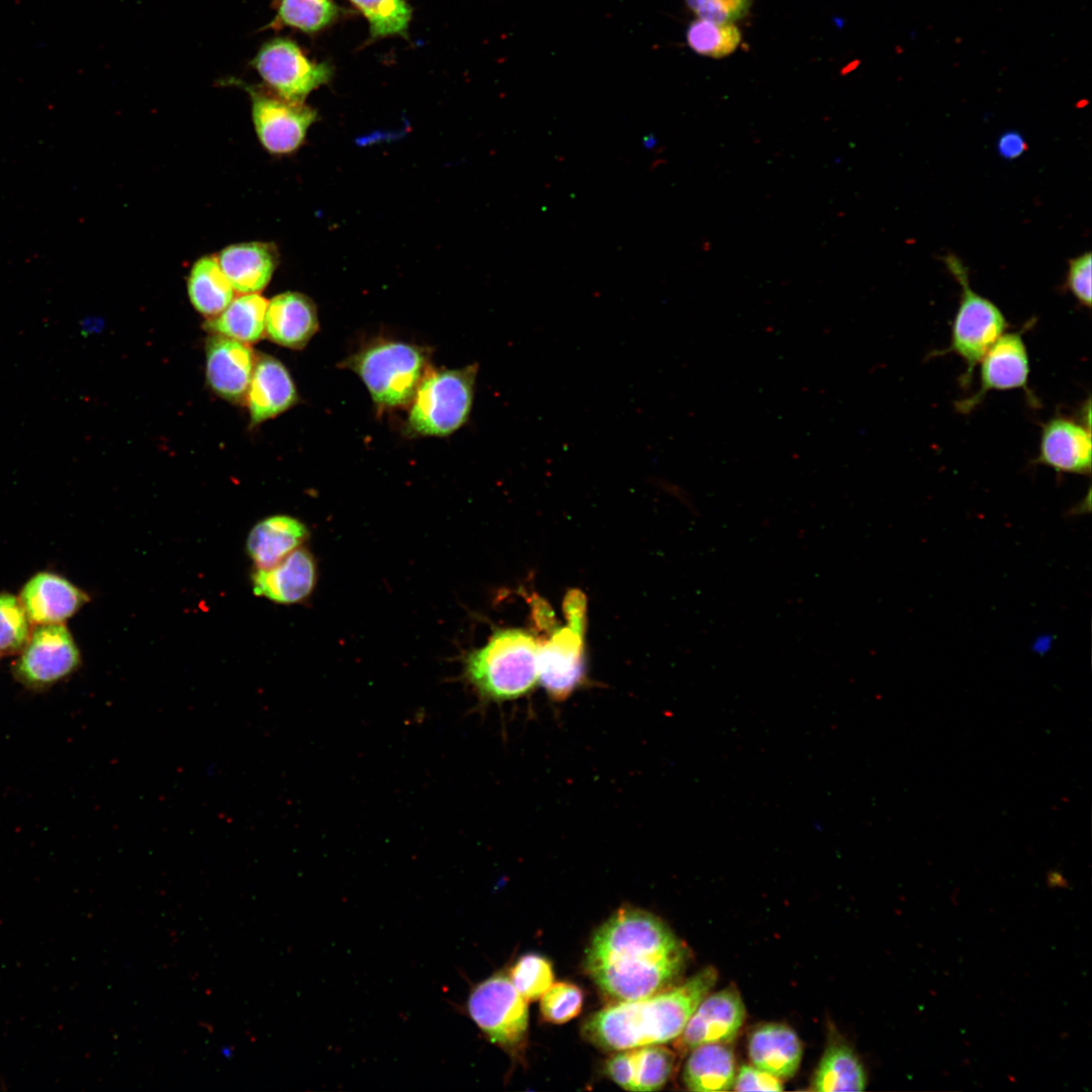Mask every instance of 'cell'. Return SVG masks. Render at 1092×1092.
<instances>
[{
    "mask_svg": "<svg viewBox=\"0 0 1092 1092\" xmlns=\"http://www.w3.org/2000/svg\"><path fill=\"white\" fill-rule=\"evenodd\" d=\"M686 945L657 916L622 907L593 934L584 970L608 998H645L671 987L684 972Z\"/></svg>",
    "mask_w": 1092,
    "mask_h": 1092,
    "instance_id": "1",
    "label": "cell"
},
{
    "mask_svg": "<svg viewBox=\"0 0 1092 1092\" xmlns=\"http://www.w3.org/2000/svg\"><path fill=\"white\" fill-rule=\"evenodd\" d=\"M717 979V970L708 966L675 987L609 1005L584 1020L581 1033L596 1046L615 1052L674 1040Z\"/></svg>",
    "mask_w": 1092,
    "mask_h": 1092,
    "instance_id": "2",
    "label": "cell"
},
{
    "mask_svg": "<svg viewBox=\"0 0 1092 1092\" xmlns=\"http://www.w3.org/2000/svg\"><path fill=\"white\" fill-rule=\"evenodd\" d=\"M539 643L523 629L496 630L484 646L467 654L463 677L483 704L520 699L538 684Z\"/></svg>",
    "mask_w": 1092,
    "mask_h": 1092,
    "instance_id": "3",
    "label": "cell"
},
{
    "mask_svg": "<svg viewBox=\"0 0 1092 1092\" xmlns=\"http://www.w3.org/2000/svg\"><path fill=\"white\" fill-rule=\"evenodd\" d=\"M341 366L360 376L379 407L408 405L429 372L428 354L423 348L393 341L362 349Z\"/></svg>",
    "mask_w": 1092,
    "mask_h": 1092,
    "instance_id": "4",
    "label": "cell"
},
{
    "mask_svg": "<svg viewBox=\"0 0 1092 1092\" xmlns=\"http://www.w3.org/2000/svg\"><path fill=\"white\" fill-rule=\"evenodd\" d=\"M478 366L428 372L412 400L406 429L413 435L445 437L468 420Z\"/></svg>",
    "mask_w": 1092,
    "mask_h": 1092,
    "instance_id": "5",
    "label": "cell"
},
{
    "mask_svg": "<svg viewBox=\"0 0 1092 1092\" xmlns=\"http://www.w3.org/2000/svg\"><path fill=\"white\" fill-rule=\"evenodd\" d=\"M566 624L553 631L538 649V684L555 702L567 700L585 679L583 634L586 599L578 589L563 602Z\"/></svg>",
    "mask_w": 1092,
    "mask_h": 1092,
    "instance_id": "6",
    "label": "cell"
},
{
    "mask_svg": "<svg viewBox=\"0 0 1092 1092\" xmlns=\"http://www.w3.org/2000/svg\"><path fill=\"white\" fill-rule=\"evenodd\" d=\"M944 262L962 286V296L952 323L949 346L936 354L954 353L964 360L967 368L961 381L966 387L972 381L976 365L1004 334L1008 324L994 302L972 289L968 270L959 258L949 255Z\"/></svg>",
    "mask_w": 1092,
    "mask_h": 1092,
    "instance_id": "7",
    "label": "cell"
},
{
    "mask_svg": "<svg viewBox=\"0 0 1092 1092\" xmlns=\"http://www.w3.org/2000/svg\"><path fill=\"white\" fill-rule=\"evenodd\" d=\"M466 1011L492 1044L511 1055L524 1048L528 1003L505 973L497 972L476 984L469 992Z\"/></svg>",
    "mask_w": 1092,
    "mask_h": 1092,
    "instance_id": "8",
    "label": "cell"
},
{
    "mask_svg": "<svg viewBox=\"0 0 1092 1092\" xmlns=\"http://www.w3.org/2000/svg\"><path fill=\"white\" fill-rule=\"evenodd\" d=\"M12 664L14 679L40 693L69 678L81 665L79 648L64 624L34 625Z\"/></svg>",
    "mask_w": 1092,
    "mask_h": 1092,
    "instance_id": "9",
    "label": "cell"
},
{
    "mask_svg": "<svg viewBox=\"0 0 1092 1092\" xmlns=\"http://www.w3.org/2000/svg\"><path fill=\"white\" fill-rule=\"evenodd\" d=\"M251 65L266 87L286 100L299 103L333 75L330 65L309 60L296 42L286 37L266 41Z\"/></svg>",
    "mask_w": 1092,
    "mask_h": 1092,
    "instance_id": "10",
    "label": "cell"
},
{
    "mask_svg": "<svg viewBox=\"0 0 1092 1092\" xmlns=\"http://www.w3.org/2000/svg\"><path fill=\"white\" fill-rule=\"evenodd\" d=\"M241 86L250 96L252 117L262 146L274 155L296 151L314 122L316 111L304 102L286 100L268 87L248 85L242 81Z\"/></svg>",
    "mask_w": 1092,
    "mask_h": 1092,
    "instance_id": "11",
    "label": "cell"
},
{
    "mask_svg": "<svg viewBox=\"0 0 1092 1092\" xmlns=\"http://www.w3.org/2000/svg\"><path fill=\"white\" fill-rule=\"evenodd\" d=\"M745 1020V1006L735 987L709 993L697 1006L681 1033L674 1039L680 1053L710 1042H730Z\"/></svg>",
    "mask_w": 1092,
    "mask_h": 1092,
    "instance_id": "12",
    "label": "cell"
},
{
    "mask_svg": "<svg viewBox=\"0 0 1092 1092\" xmlns=\"http://www.w3.org/2000/svg\"><path fill=\"white\" fill-rule=\"evenodd\" d=\"M980 362V387L971 397L956 403L960 413L973 411L992 390L1026 389L1029 359L1020 333L1003 334Z\"/></svg>",
    "mask_w": 1092,
    "mask_h": 1092,
    "instance_id": "13",
    "label": "cell"
},
{
    "mask_svg": "<svg viewBox=\"0 0 1092 1092\" xmlns=\"http://www.w3.org/2000/svg\"><path fill=\"white\" fill-rule=\"evenodd\" d=\"M1091 445L1089 423L1058 415L1042 426L1035 463L1059 473L1090 476Z\"/></svg>",
    "mask_w": 1092,
    "mask_h": 1092,
    "instance_id": "14",
    "label": "cell"
},
{
    "mask_svg": "<svg viewBox=\"0 0 1092 1092\" xmlns=\"http://www.w3.org/2000/svg\"><path fill=\"white\" fill-rule=\"evenodd\" d=\"M206 378L211 389L233 403L246 401L256 355L248 344L210 336L205 345Z\"/></svg>",
    "mask_w": 1092,
    "mask_h": 1092,
    "instance_id": "15",
    "label": "cell"
},
{
    "mask_svg": "<svg viewBox=\"0 0 1092 1092\" xmlns=\"http://www.w3.org/2000/svg\"><path fill=\"white\" fill-rule=\"evenodd\" d=\"M18 599L32 625L63 624L89 601L86 593L51 571L31 576Z\"/></svg>",
    "mask_w": 1092,
    "mask_h": 1092,
    "instance_id": "16",
    "label": "cell"
},
{
    "mask_svg": "<svg viewBox=\"0 0 1092 1092\" xmlns=\"http://www.w3.org/2000/svg\"><path fill=\"white\" fill-rule=\"evenodd\" d=\"M316 581V566L311 553L298 547L281 561L252 574L253 592L278 604L305 600Z\"/></svg>",
    "mask_w": 1092,
    "mask_h": 1092,
    "instance_id": "17",
    "label": "cell"
},
{
    "mask_svg": "<svg viewBox=\"0 0 1092 1092\" xmlns=\"http://www.w3.org/2000/svg\"><path fill=\"white\" fill-rule=\"evenodd\" d=\"M246 401L252 427L278 416L298 401L294 382L279 360L264 354L256 357Z\"/></svg>",
    "mask_w": 1092,
    "mask_h": 1092,
    "instance_id": "18",
    "label": "cell"
},
{
    "mask_svg": "<svg viewBox=\"0 0 1092 1092\" xmlns=\"http://www.w3.org/2000/svg\"><path fill=\"white\" fill-rule=\"evenodd\" d=\"M317 329L316 307L306 295L290 291L278 294L268 301L265 333L276 344L290 349H301Z\"/></svg>",
    "mask_w": 1092,
    "mask_h": 1092,
    "instance_id": "19",
    "label": "cell"
},
{
    "mask_svg": "<svg viewBox=\"0 0 1092 1092\" xmlns=\"http://www.w3.org/2000/svg\"><path fill=\"white\" fill-rule=\"evenodd\" d=\"M747 1048L753 1066L782 1080L796 1074L803 1055L798 1034L780 1022H767L753 1028Z\"/></svg>",
    "mask_w": 1092,
    "mask_h": 1092,
    "instance_id": "20",
    "label": "cell"
},
{
    "mask_svg": "<svg viewBox=\"0 0 1092 1092\" xmlns=\"http://www.w3.org/2000/svg\"><path fill=\"white\" fill-rule=\"evenodd\" d=\"M234 290L257 293L269 283L277 265L272 244L252 242L231 245L216 257Z\"/></svg>",
    "mask_w": 1092,
    "mask_h": 1092,
    "instance_id": "21",
    "label": "cell"
},
{
    "mask_svg": "<svg viewBox=\"0 0 1092 1092\" xmlns=\"http://www.w3.org/2000/svg\"><path fill=\"white\" fill-rule=\"evenodd\" d=\"M736 1059L727 1042H710L689 1052L682 1082L692 1091H727L733 1088Z\"/></svg>",
    "mask_w": 1092,
    "mask_h": 1092,
    "instance_id": "22",
    "label": "cell"
},
{
    "mask_svg": "<svg viewBox=\"0 0 1092 1092\" xmlns=\"http://www.w3.org/2000/svg\"><path fill=\"white\" fill-rule=\"evenodd\" d=\"M308 537L304 524L295 518L278 515L260 521L247 539V551L257 568L275 565L300 547Z\"/></svg>",
    "mask_w": 1092,
    "mask_h": 1092,
    "instance_id": "23",
    "label": "cell"
},
{
    "mask_svg": "<svg viewBox=\"0 0 1092 1092\" xmlns=\"http://www.w3.org/2000/svg\"><path fill=\"white\" fill-rule=\"evenodd\" d=\"M268 301L258 293H242L217 315L209 317L204 328L212 333L245 344L260 341L265 334Z\"/></svg>",
    "mask_w": 1092,
    "mask_h": 1092,
    "instance_id": "24",
    "label": "cell"
},
{
    "mask_svg": "<svg viewBox=\"0 0 1092 1092\" xmlns=\"http://www.w3.org/2000/svg\"><path fill=\"white\" fill-rule=\"evenodd\" d=\"M811 1089L818 1092L863 1091L867 1075L854 1051L846 1043L827 1044L817 1065Z\"/></svg>",
    "mask_w": 1092,
    "mask_h": 1092,
    "instance_id": "25",
    "label": "cell"
},
{
    "mask_svg": "<svg viewBox=\"0 0 1092 1092\" xmlns=\"http://www.w3.org/2000/svg\"><path fill=\"white\" fill-rule=\"evenodd\" d=\"M187 289L195 309L208 317L220 313L234 298V288L214 256H204L194 263Z\"/></svg>",
    "mask_w": 1092,
    "mask_h": 1092,
    "instance_id": "26",
    "label": "cell"
},
{
    "mask_svg": "<svg viewBox=\"0 0 1092 1092\" xmlns=\"http://www.w3.org/2000/svg\"><path fill=\"white\" fill-rule=\"evenodd\" d=\"M276 10L267 28L291 27L306 33L331 24L340 13L334 0H274Z\"/></svg>",
    "mask_w": 1092,
    "mask_h": 1092,
    "instance_id": "27",
    "label": "cell"
},
{
    "mask_svg": "<svg viewBox=\"0 0 1092 1092\" xmlns=\"http://www.w3.org/2000/svg\"><path fill=\"white\" fill-rule=\"evenodd\" d=\"M630 1051V1091H655L670 1079L676 1055L660 1044H649Z\"/></svg>",
    "mask_w": 1092,
    "mask_h": 1092,
    "instance_id": "28",
    "label": "cell"
},
{
    "mask_svg": "<svg viewBox=\"0 0 1092 1092\" xmlns=\"http://www.w3.org/2000/svg\"><path fill=\"white\" fill-rule=\"evenodd\" d=\"M369 23L371 38L406 35L412 8L405 0H350Z\"/></svg>",
    "mask_w": 1092,
    "mask_h": 1092,
    "instance_id": "29",
    "label": "cell"
},
{
    "mask_svg": "<svg viewBox=\"0 0 1092 1092\" xmlns=\"http://www.w3.org/2000/svg\"><path fill=\"white\" fill-rule=\"evenodd\" d=\"M741 39L733 23H716L698 18L687 31L689 47L699 55L723 58L733 53Z\"/></svg>",
    "mask_w": 1092,
    "mask_h": 1092,
    "instance_id": "30",
    "label": "cell"
},
{
    "mask_svg": "<svg viewBox=\"0 0 1092 1092\" xmlns=\"http://www.w3.org/2000/svg\"><path fill=\"white\" fill-rule=\"evenodd\" d=\"M518 992L527 1002L541 998L554 981L551 963L536 953L522 956L511 968L509 975Z\"/></svg>",
    "mask_w": 1092,
    "mask_h": 1092,
    "instance_id": "31",
    "label": "cell"
},
{
    "mask_svg": "<svg viewBox=\"0 0 1092 1092\" xmlns=\"http://www.w3.org/2000/svg\"><path fill=\"white\" fill-rule=\"evenodd\" d=\"M30 622L18 599L0 594V656L18 654L30 634Z\"/></svg>",
    "mask_w": 1092,
    "mask_h": 1092,
    "instance_id": "32",
    "label": "cell"
},
{
    "mask_svg": "<svg viewBox=\"0 0 1092 1092\" xmlns=\"http://www.w3.org/2000/svg\"><path fill=\"white\" fill-rule=\"evenodd\" d=\"M583 1005L581 989L570 982H558L541 997L540 1012L543 1019L554 1024L565 1023L576 1017Z\"/></svg>",
    "mask_w": 1092,
    "mask_h": 1092,
    "instance_id": "33",
    "label": "cell"
},
{
    "mask_svg": "<svg viewBox=\"0 0 1092 1092\" xmlns=\"http://www.w3.org/2000/svg\"><path fill=\"white\" fill-rule=\"evenodd\" d=\"M752 0H686L698 16L716 23H734L744 17Z\"/></svg>",
    "mask_w": 1092,
    "mask_h": 1092,
    "instance_id": "34",
    "label": "cell"
},
{
    "mask_svg": "<svg viewBox=\"0 0 1092 1092\" xmlns=\"http://www.w3.org/2000/svg\"><path fill=\"white\" fill-rule=\"evenodd\" d=\"M1091 253L1069 260L1066 287L1084 306H1091Z\"/></svg>",
    "mask_w": 1092,
    "mask_h": 1092,
    "instance_id": "35",
    "label": "cell"
},
{
    "mask_svg": "<svg viewBox=\"0 0 1092 1092\" xmlns=\"http://www.w3.org/2000/svg\"><path fill=\"white\" fill-rule=\"evenodd\" d=\"M736 1091H783L782 1079L753 1065H743L736 1073Z\"/></svg>",
    "mask_w": 1092,
    "mask_h": 1092,
    "instance_id": "36",
    "label": "cell"
},
{
    "mask_svg": "<svg viewBox=\"0 0 1092 1092\" xmlns=\"http://www.w3.org/2000/svg\"><path fill=\"white\" fill-rule=\"evenodd\" d=\"M999 154L1008 160L1016 159L1027 149L1024 139L1016 131H1007L998 141Z\"/></svg>",
    "mask_w": 1092,
    "mask_h": 1092,
    "instance_id": "37",
    "label": "cell"
},
{
    "mask_svg": "<svg viewBox=\"0 0 1092 1092\" xmlns=\"http://www.w3.org/2000/svg\"><path fill=\"white\" fill-rule=\"evenodd\" d=\"M642 145L645 149L651 150L656 146V138L652 133L646 134L642 140Z\"/></svg>",
    "mask_w": 1092,
    "mask_h": 1092,
    "instance_id": "38",
    "label": "cell"
}]
</instances>
